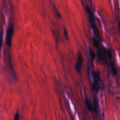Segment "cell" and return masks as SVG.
I'll list each match as a JSON object with an SVG mask.
<instances>
[{"label":"cell","mask_w":120,"mask_h":120,"mask_svg":"<svg viewBox=\"0 0 120 120\" xmlns=\"http://www.w3.org/2000/svg\"><path fill=\"white\" fill-rule=\"evenodd\" d=\"M87 12L88 15L89 16V21H90V25L91 26V28L93 29L95 35L97 37H98V38H100V34L99 31H98V29H97V26H96V23H95V20H94V16L93 14L92 11L90 9V8H89L88 6H87Z\"/></svg>","instance_id":"obj_1"},{"label":"cell","mask_w":120,"mask_h":120,"mask_svg":"<svg viewBox=\"0 0 120 120\" xmlns=\"http://www.w3.org/2000/svg\"><path fill=\"white\" fill-rule=\"evenodd\" d=\"M14 26L12 23H9L7 30L6 34V44L7 46L11 47L12 46V36L14 34Z\"/></svg>","instance_id":"obj_2"},{"label":"cell","mask_w":120,"mask_h":120,"mask_svg":"<svg viewBox=\"0 0 120 120\" xmlns=\"http://www.w3.org/2000/svg\"><path fill=\"white\" fill-rule=\"evenodd\" d=\"M83 57L82 56L81 52H78V55H77V62L76 63V65H75V69L77 71V72H78L79 73H80L81 69H82V66H83Z\"/></svg>","instance_id":"obj_3"},{"label":"cell","mask_w":120,"mask_h":120,"mask_svg":"<svg viewBox=\"0 0 120 120\" xmlns=\"http://www.w3.org/2000/svg\"><path fill=\"white\" fill-rule=\"evenodd\" d=\"M86 103L87 107V109L89 110V111H94V106L92 104H91V102L86 98Z\"/></svg>","instance_id":"obj_4"},{"label":"cell","mask_w":120,"mask_h":120,"mask_svg":"<svg viewBox=\"0 0 120 120\" xmlns=\"http://www.w3.org/2000/svg\"><path fill=\"white\" fill-rule=\"evenodd\" d=\"M111 72H112V75L114 76H117V69L116 68V65H115L114 63L113 62H111Z\"/></svg>","instance_id":"obj_5"},{"label":"cell","mask_w":120,"mask_h":120,"mask_svg":"<svg viewBox=\"0 0 120 120\" xmlns=\"http://www.w3.org/2000/svg\"><path fill=\"white\" fill-rule=\"evenodd\" d=\"M89 54H90V57H91L93 59H94L96 57V54H95L94 52L90 48H89Z\"/></svg>","instance_id":"obj_6"},{"label":"cell","mask_w":120,"mask_h":120,"mask_svg":"<svg viewBox=\"0 0 120 120\" xmlns=\"http://www.w3.org/2000/svg\"><path fill=\"white\" fill-rule=\"evenodd\" d=\"M2 38H3V30L1 29V30H0V48L2 47Z\"/></svg>","instance_id":"obj_7"},{"label":"cell","mask_w":120,"mask_h":120,"mask_svg":"<svg viewBox=\"0 0 120 120\" xmlns=\"http://www.w3.org/2000/svg\"><path fill=\"white\" fill-rule=\"evenodd\" d=\"M93 44H94V45L95 46H96L97 48H99V42H98V40L96 39H95V38L93 39Z\"/></svg>","instance_id":"obj_8"},{"label":"cell","mask_w":120,"mask_h":120,"mask_svg":"<svg viewBox=\"0 0 120 120\" xmlns=\"http://www.w3.org/2000/svg\"><path fill=\"white\" fill-rule=\"evenodd\" d=\"M19 119V114L18 112H17V113L15 114V116H14V120H18Z\"/></svg>","instance_id":"obj_9"},{"label":"cell","mask_w":120,"mask_h":120,"mask_svg":"<svg viewBox=\"0 0 120 120\" xmlns=\"http://www.w3.org/2000/svg\"><path fill=\"white\" fill-rule=\"evenodd\" d=\"M64 36H65L67 40H69V37H68V32H67V30L66 29L64 28Z\"/></svg>","instance_id":"obj_10"},{"label":"cell","mask_w":120,"mask_h":120,"mask_svg":"<svg viewBox=\"0 0 120 120\" xmlns=\"http://www.w3.org/2000/svg\"><path fill=\"white\" fill-rule=\"evenodd\" d=\"M55 12H56V14H57V16H58V18H61V15H60V13L59 12V11L57 10V9H56V7H55Z\"/></svg>","instance_id":"obj_11"}]
</instances>
